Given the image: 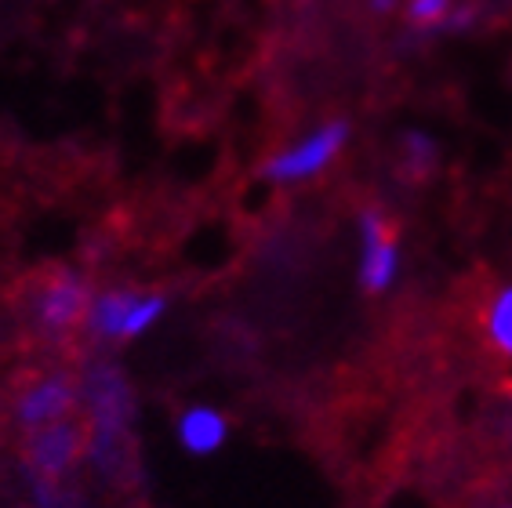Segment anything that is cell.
I'll use <instances>...</instances> for the list:
<instances>
[{
    "label": "cell",
    "instance_id": "obj_4",
    "mask_svg": "<svg viewBox=\"0 0 512 508\" xmlns=\"http://www.w3.org/2000/svg\"><path fill=\"white\" fill-rule=\"evenodd\" d=\"M356 229H360V291L378 298L400 276V229L382 207H364Z\"/></svg>",
    "mask_w": 512,
    "mask_h": 508
},
{
    "label": "cell",
    "instance_id": "obj_11",
    "mask_svg": "<svg viewBox=\"0 0 512 508\" xmlns=\"http://www.w3.org/2000/svg\"><path fill=\"white\" fill-rule=\"evenodd\" d=\"M454 0H407V22L414 30H436L451 19Z\"/></svg>",
    "mask_w": 512,
    "mask_h": 508
},
{
    "label": "cell",
    "instance_id": "obj_2",
    "mask_svg": "<svg viewBox=\"0 0 512 508\" xmlns=\"http://www.w3.org/2000/svg\"><path fill=\"white\" fill-rule=\"evenodd\" d=\"M349 135H353L349 120H324L298 142L276 149L273 157L258 167V178H266L273 186H298V182L324 175L327 167L342 157V149L349 146Z\"/></svg>",
    "mask_w": 512,
    "mask_h": 508
},
{
    "label": "cell",
    "instance_id": "obj_12",
    "mask_svg": "<svg viewBox=\"0 0 512 508\" xmlns=\"http://www.w3.org/2000/svg\"><path fill=\"white\" fill-rule=\"evenodd\" d=\"M396 4H400V0H371V11H378V15H389V11H396Z\"/></svg>",
    "mask_w": 512,
    "mask_h": 508
},
{
    "label": "cell",
    "instance_id": "obj_6",
    "mask_svg": "<svg viewBox=\"0 0 512 508\" xmlns=\"http://www.w3.org/2000/svg\"><path fill=\"white\" fill-rule=\"evenodd\" d=\"M77 407H80V378L77 374L55 371L37 378L26 392H19L11 418L30 436L37 429H48V425H59V421L73 418Z\"/></svg>",
    "mask_w": 512,
    "mask_h": 508
},
{
    "label": "cell",
    "instance_id": "obj_13",
    "mask_svg": "<svg viewBox=\"0 0 512 508\" xmlns=\"http://www.w3.org/2000/svg\"><path fill=\"white\" fill-rule=\"evenodd\" d=\"M509 508H512V505H509Z\"/></svg>",
    "mask_w": 512,
    "mask_h": 508
},
{
    "label": "cell",
    "instance_id": "obj_7",
    "mask_svg": "<svg viewBox=\"0 0 512 508\" xmlns=\"http://www.w3.org/2000/svg\"><path fill=\"white\" fill-rule=\"evenodd\" d=\"M175 436L189 458H211V454H218V450L226 447L229 418H226V411H218V407L197 403V407H186V411L178 414Z\"/></svg>",
    "mask_w": 512,
    "mask_h": 508
},
{
    "label": "cell",
    "instance_id": "obj_3",
    "mask_svg": "<svg viewBox=\"0 0 512 508\" xmlns=\"http://www.w3.org/2000/svg\"><path fill=\"white\" fill-rule=\"evenodd\" d=\"M88 450V425L80 418H66L59 425L37 429L26 436L22 461H26V476L30 483H51L62 487V479L77 469V461Z\"/></svg>",
    "mask_w": 512,
    "mask_h": 508
},
{
    "label": "cell",
    "instance_id": "obj_5",
    "mask_svg": "<svg viewBox=\"0 0 512 508\" xmlns=\"http://www.w3.org/2000/svg\"><path fill=\"white\" fill-rule=\"evenodd\" d=\"M91 305V287L88 280L73 269H59L51 273L40 291L33 294V323L44 338H66L77 327H84Z\"/></svg>",
    "mask_w": 512,
    "mask_h": 508
},
{
    "label": "cell",
    "instance_id": "obj_10",
    "mask_svg": "<svg viewBox=\"0 0 512 508\" xmlns=\"http://www.w3.org/2000/svg\"><path fill=\"white\" fill-rule=\"evenodd\" d=\"M400 153H404L407 171H411V175H418V178H425L436 167L440 146H436L433 135H425V131L411 127V131H404V135H400Z\"/></svg>",
    "mask_w": 512,
    "mask_h": 508
},
{
    "label": "cell",
    "instance_id": "obj_9",
    "mask_svg": "<svg viewBox=\"0 0 512 508\" xmlns=\"http://www.w3.org/2000/svg\"><path fill=\"white\" fill-rule=\"evenodd\" d=\"M483 338L491 345L494 356L512 360V284H502L483 302Z\"/></svg>",
    "mask_w": 512,
    "mask_h": 508
},
{
    "label": "cell",
    "instance_id": "obj_8",
    "mask_svg": "<svg viewBox=\"0 0 512 508\" xmlns=\"http://www.w3.org/2000/svg\"><path fill=\"white\" fill-rule=\"evenodd\" d=\"M138 298H142V291H135V287H109V291L91 294L84 331L95 342H124V327H128L131 313H135Z\"/></svg>",
    "mask_w": 512,
    "mask_h": 508
},
{
    "label": "cell",
    "instance_id": "obj_1",
    "mask_svg": "<svg viewBox=\"0 0 512 508\" xmlns=\"http://www.w3.org/2000/svg\"><path fill=\"white\" fill-rule=\"evenodd\" d=\"M80 400H84V425H88L84 461L106 479L120 476L124 458L131 454V425L138 414L131 381L117 363L95 360L80 374Z\"/></svg>",
    "mask_w": 512,
    "mask_h": 508
}]
</instances>
